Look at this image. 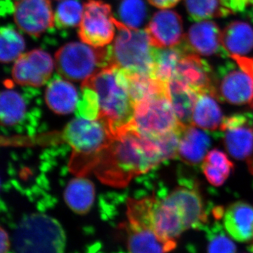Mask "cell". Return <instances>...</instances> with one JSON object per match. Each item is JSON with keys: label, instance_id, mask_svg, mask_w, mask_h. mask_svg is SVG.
Wrapping results in <instances>:
<instances>
[{"label": "cell", "instance_id": "obj_1", "mask_svg": "<svg viewBox=\"0 0 253 253\" xmlns=\"http://www.w3.org/2000/svg\"><path fill=\"white\" fill-rule=\"evenodd\" d=\"M163 162L154 136L141 134L130 125L114 136L94 167L102 180L120 186Z\"/></svg>", "mask_w": 253, "mask_h": 253}, {"label": "cell", "instance_id": "obj_2", "mask_svg": "<svg viewBox=\"0 0 253 253\" xmlns=\"http://www.w3.org/2000/svg\"><path fill=\"white\" fill-rule=\"evenodd\" d=\"M83 85L91 88L97 94L99 119L110 128L114 136L130 126L135 104L129 92L126 72L116 66L105 68L83 82Z\"/></svg>", "mask_w": 253, "mask_h": 253}, {"label": "cell", "instance_id": "obj_3", "mask_svg": "<svg viewBox=\"0 0 253 253\" xmlns=\"http://www.w3.org/2000/svg\"><path fill=\"white\" fill-rule=\"evenodd\" d=\"M66 241L59 221L41 213L23 218L14 235L16 253H63Z\"/></svg>", "mask_w": 253, "mask_h": 253}, {"label": "cell", "instance_id": "obj_4", "mask_svg": "<svg viewBox=\"0 0 253 253\" xmlns=\"http://www.w3.org/2000/svg\"><path fill=\"white\" fill-rule=\"evenodd\" d=\"M64 141L73 149L74 167L84 163V172L94 168L100 155L112 141L114 134L102 120L77 117L72 120L63 132Z\"/></svg>", "mask_w": 253, "mask_h": 253}, {"label": "cell", "instance_id": "obj_5", "mask_svg": "<svg viewBox=\"0 0 253 253\" xmlns=\"http://www.w3.org/2000/svg\"><path fill=\"white\" fill-rule=\"evenodd\" d=\"M55 66L63 78L84 82L101 70L113 66L111 46L94 47L84 42L68 43L55 54Z\"/></svg>", "mask_w": 253, "mask_h": 253}, {"label": "cell", "instance_id": "obj_6", "mask_svg": "<svg viewBox=\"0 0 253 253\" xmlns=\"http://www.w3.org/2000/svg\"><path fill=\"white\" fill-rule=\"evenodd\" d=\"M118 33L111 53L113 66L129 72L151 76L154 66L155 47L146 31L133 29L116 19Z\"/></svg>", "mask_w": 253, "mask_h": 253}, {"label": "cell", "instance_id": "obj_7", "mask_svg": "<svg viewBox=\"0 0 253 253\" xmlns=\"http://www.w3.org/2000/svg\"><path fill=\"white\" fill-rule=\"evenodd\" d=\"M131 126L141 134L154 136L184 126L176 118L167 89L136 104Z\"/></svg>", "mask_w": 253, "mask_h": 253}, {"label": "cell", "instance_id": "obj_8", "mask_svg": "<svg viewBox=\"0 0 253 253\" xmlns=\"http://www.w3.org/2000/svg\"><path fill=\"white\" fill-rule=\"evenodd\" d=\"M115 21L109 4L101 0H89L83 6L78 32L81 41L94 47L109 45L117 28Z\"/></svg>", "mask_w": 253, "mask_h": 253}, {"label": "cell", "instance_id": "obj_9", "mask_svg": "<svg viewBox=\"0 0 253 253\" xmlns=\"http://www.w3.org/2000/svg\"><path fill=\"white\" fill-rule=\"evenodd\" d=\"M218 100L234 105L251 104L253 101V79L237 63L221 66L213 79Z\"/></svg>", "mask_w": 253, "mask_h": 253}, {"label": "cell", "instance_id": "obj_10", "mask_svg": "<svg viewBox=\"0 0 253 253\" xmlns=\"http://www.w3.org/2000/svg\"><path fill=\"white\" fill-rule=\"evenodd\" d=\"M224 146L229 154L240 161L253 157V115L236 113L224 118L220 128Z\"/></svg>", "mask_w": 253, "mask_h": 253}, {"label": "cell", "instance_id": "obj_11", "mask_svg": "<svg viewBox=\"0 0 253 253\" xmlns=\"http://www.w3.org/2000/svg\"><path fill=\"white\" fill-rule=\"evenodd\" d=\"M151 224L159 239L172 250L176 247V240L186 230L180 213L164 190L159 197H155Z\"/></svg>", "mask_w": 253, "mask_h": 253}, {"label": "cell", "instance_id": "obj_12", "mask_svg": "<svg viewBox=\"0 0 253 253\" xmlns=\"http://www.w3.org/2000/svg\"><path fill=\"white\" fill-rule=\"evenodd\" d=\"M54 66V61L48 53L41 49L32 50L16 59L13 79L19 85L39 87L49 81Z\"/></svg>", "mask_w": 253, "mask_h": 253}, {"label": "cell", "instance_id": "obj_13", "mask_svg": "<svg viewBox=\"0 0 253 253\" xmlns=\"http://www.w3.org/2000/svg\"><path fill=\"white\" fill-rule=\"evenodd\" d=\"M14 11L18 27L30 36L40 37L54 28V14L49 0H18Z\"/></svg>", "mask_w": 253, "mask_h": 253}, {"label": "cell", "instance_id": "obj_14", "mask_svg": "<svg viewBox=\"0 0 253 253\" xmlns=\"http://www.w3.org/2000/svg\"><path fill=\"white\" fill-rule=\"evenodd\" d=\"M180 213L186 230L199 229L208 220V214L197 184L191 179H181L179 186L168 193Z\"/></svg>", "mask_w": 253, "mask_h": 253}, {"label": "cell", "instance_id": "obj_15", "mask_svg": "<svg viewBox=\"0 0 253 253\" xmlns=\"http://www.w3.org/2000/svg\"><path fill=\"white\" fill-rule=\"evenodd\" d=\"M151 45L156 48H169L182 41L183 23L177 13L163 10L156 13L145 29Z\"/></svg>", "mask_w": 253, "mask_h": 253}, {"label": "cell", "instance_id": "obj_16", "mask_svg": "<svg viewBox=\"0 0 253 253\" xmlns=\"http://www.w3.org/2000/svg\"><path fill=\"white\" fill-rule=\"evenodd\" d=\"M172 79L181 82L199 94L211 92L214 94V74L211 66L207 61L194 53L186 52L183 54Z\"/></svg>", "mask_w": 253, "mask_h": 253}, {"label": "cell", "instance_id": "obj_17", "mask_svg": "<svg viewBox=\"0 0 253 253\" xmlns=\"http://www.w3.org/2000/svg\"><path fill=\"white\" fill-rule=\"evenodd\" d=\"M221 34L216 23L206 20L193 25L181 42L187 51L194 54L212 56L219 53L226 56L221 46Z\"/></svg>", "mask_w": 253, "mask_h": 253}, {"label": "cell", "instance_id": "obj_18", "mask_svg": "<svg viewBox=\"0 0 253 253\" xmlns=\"http://www.w3.org/2000/svg\"><path fill=\"white\" fill-rule=\"evenodd\" d=\"M223 223L226 232L241 243L253 240V206L244 201L231 204L223 212Z\"/></svg>", "mask_w": 253, "mask_h": 253}, {"label": "cell", "instance_id": "obj_19", "mask_svg": "<svg viewBox=\"0 0 253 253\" xmlns=\"http://www.w3.org/2000/svg\"><path fill=\"white\" fill-rule=\"evenodd\" d=\"M80 96L77 89L60 75L49 81L45 91V101L51 111L68 115L76 111Z\"/></svg>", "mask_w": 253, "mask_h": 253}, {"label": "cell", "instance_id": "obj_20", "mask_svg": "<svg viewBox=\"0 0 253 253\" xmlns=\"http://www.w3.org/2000/svg\"><path fill=\"white\" fill-rule=\"evenodd\" d=\"M211 146L209 134L194 126H186L181 132L178 158L189 166L203 163Z\"/></svg>", "mask_w": 253, "mask_h": 253}, {"label": "cell", "instance_id": "obj_21", "mask_svg": "<svg viewBox=\"0 0 253 253\" xmlns=\"http://www.w3.org/2000/svg\"><path fill=\"white\" fill-rule=\"evenodd\" d=\"M127 253H168L172 251L156 235L151 228L133 223H124Z\"/></svg>", "mask_w": 253, "mask_h": 253}, {"label": "cell", "instance_id": "obj_22", "mask_svg": "<svg viewBox=\"0 0 253 253\" xmlns=\"http://www.w3.org/2000/svg\"><path fill=\"white\" fill-rule=\"evenodd\" d=\"M167 91L179 123L184 126L192 125L193 113L199 93L176 79L169 81Z\"/></svg>", "mask_w": 253, "mask_h": 253}, {"label": "cell", "instance_id": "obj_23", "mask_svg": "<svg viewBox=\"0 0 253 253\" xmlns=\"http://www.w3.org/2000/svg\"><path fill=\"white\" fill-rule=\"evenodd\" d=\"M221 42L226 56H244L253 49V28L242 21H234L221 31Z\"/></svg>", "mask_w": 253, "mask_h": 253}, {"label": "cell", "instance_id": "obj_24", "mask_svg": "<svg viewBox=\"0 0 253 253\" xmlns=\"http://www.w3.org/2000/svg\"><path fill=\"white\" fill-rule=\"evenodd\" d=\"M217 100L212 93H199L193 113V126L208 131L220 128L224 118Z\"/></svg>", "mask_w": 253, "mask_h": 253}, {"label": "cell", "instance_id": "obj_25", "mask_svg": "<svg viewBox=\"0 0 253 253\" xmlns=\"http://www.w3.org/2000/svg\"><path fill=\"white\" fill-rule=\"evenodd\" d=\"M0 118L3 126L16 127L22 126L28 118V102L18 91L6 89L1 94Z\"/></svg>", "mask_w": 253, "mask_h": 253}, {"label": "cell", "instance_id": "obj_26", "mask_svg": "<svg viewBox=\"0 0 253 253\" xmlns=\"http://www.w3.org/2000/svg\"><path fill=\"white\" fill-rule=\"evenodd\" d=\"M63 196L68 208L73 212L78 214H85L94 204V184L86 178L82 176L75 178L68 182Z\"/></svg>", "mask_w": 253, "mask_h": 253}, {"label": "cell", "instance_id": "obj_27", "mask_svg": "<svg viewBox=\"0 0 253 253\" xmlns=\"http://www.w3.org/2000/svg\"><path fill=\"white\" fill-rule=\"evenodd\" d=\"M186 52L189 51L181 42L173 47H155L154 66L151 77L168 84L174 76L181 56Z\"/></svg>", "mask_w": 253, "mask_h": 253}, {"label": "cell", "instance_id": "obj_28", "mask_svg": "<svg viewBox=\"0 0 253 253\" xmlns=\"http://www.w3.org/2000/svg\"><path fill=\"white\" fill-rule=\"evenodd\" d=\"M185 5L190 18L195 21L225 17L232 14L221 0H185Z\"/></svg>", "mask_w": 253, "mask_h": 253}, {"label": "cell", "instance_id": "obj_29", "mask_svg": "<svg viewBox=\"0 0 253 253\" xmlns=\"http://www.w3.org/2000/svg\"><path fill=\"white\" fill-rule=\"evenodd\" d=\"M26 47L24 39L12 26H5L0 32V59L10 63L18 59Z\"/></svg>", "mask_w": 253, "mask_h": 253}, {"label": "cell", "instance_id": "obj_30", "mask_svg": "<svg viewBox=\"0 0 253 253\" xmlns=\"http://www.w3.org/2000/svg\"><path fill=\"white\" fill-rule=\"evenodd\" d=\"M83 7L78 0H63L56 9L54 23L58 28H72L81 24Z\"/></svg>", "mask_w": 253, "mask_h": 253}, {"label": "cell", "instance_id": "obj_31", "mask_svg": "<svg viewBox=\"0 0 253 253\" xmlns=\"http://www.w3.org/2000/svg\"><path fill=\"white\" fill-rule=\"evenodd\" d=\"M146 6L143 0H122L118 9L123 24L133 29H139L146 19Z\"/></svg>", "mask_w": 253, "mask_h": 253}, {"label": "cell", "instance_id": "obj_32", "mask_svg": "<svg viewBox=\"0 0 253 253\" xmlns=\"http://www.w3.org/2000/svg\"><path fill=\"white\" fill-rule=\"evenodd\" d=\"M76 114L78 117L96 120L99 117V104L97 94L91 88L82 85V96L78 101Z\"/></svg>", "mask_w": 253, "mask_h": 253}, {"label": "cell", "instance_id": "obj_33", "mask_svg": "<svg viewBox=\"0 0 253 253\" xmlns=\"http://www.w3.org/2000/svg\"><path fill=\"white\" fill-rule=\"evenodd\" d=\"M212 232L208 243V253H236V245L222 231H219L218 225L212 229Z\"/></svg>", "mask_w": 253, "mask_h": 253}, {"label": "cell", "instance_id": "obj_34", "mask_svg": "<svg viewBox=\"0 0 253 253\" xmlns=\"http://www.w3.org/2000/svg\"><path fill=\"white\" fill-rule=\"evenodd\" d=\"M204 161L209 163L227 178L234 170V165L232 162L229 159L225 153L219 149L211 150L206 155Z\"/></svg>", "mask_w": 253, "mask_h": 253}, {"label": "cell", "instance_id": "obj_35", "mask_svg": "<svg viewBox=\"0 0 253 253\" xmlns=\"http://www.w3.org/2000/svg\"><path fill=\"white\" fill-rule=\"evenodd\" d=\"M201 168L208 181L213 186H220L227 179V177L222 173L205 161H203Z\"/></svg>", "mask_w": 253, "mask_h": 253}, {"label": "cell", "instance_id": "obj_36", "mask_svg": "<svg viewBox=\"0 0 253 253\" xmlns=\"http://www.w3.org/2000/svg\"><path fill=\"white\" fill-rule=\"evenodd\" d=\"M231 58L239 65L240 67L249 73L253 79V58L245 57L244 56H238V55L231 56Z\"/></svg>", "mask_w": 253, "mask_h": 253}, {"label": "cell", "instance_id": "obj_37", "mask_svg": "<svg viewBox=\"0 0 253 253\" xmlns=\"http://www.w3.org/2000/svg\"><path fill=\"white\" fill-rule=\"evenodd\" d=\"M180 0H148V1L158 9H169L175 6Z\"/></svg>", "mask_w": 253, "mask_h": 253}, {"label": "cell", "instance_id": "obj_38", "mask_svg": "<svg viewBox=\"0 0 253 253\" xmlns=\"http://www.w3.org/2000/svg\"><path fill=\"white\" fill-rule=\"evenodd\" d=\"M10 241L7 232L3 228L1 229V251L0 253H9Z\"/></svg>", "mask_w": 253, "mask_h": 253}, {"label": "cell", "instance_id": "obj_39", "mask_svg": "<svg viewBox=\"0 0 253 253\" xmlns=\"http://www.w3.org/2000/svg\"><path fill=\"white\" fill-rule=\"evenodd\" d=\"M248 166H249L250 172L253 175V157L249 161H248Z\"/></svg>", "mask_w": 253, "mask_h": 253}, {"label": "cell", "instance_id": "obj_40", "mask_svg": "<svg viewBox=\"0 0 253 253\" xmlns=\"http://www.w3.org/2000/svg\"><path fill=\"white\" fill-rule=\"evenodd\" d=\"M250 105H251V109H253L252 113H253V102H252V103H251V104H250Z\"/></svg>", "mask_w": 253, "mask_h": 253}]
</instances>
